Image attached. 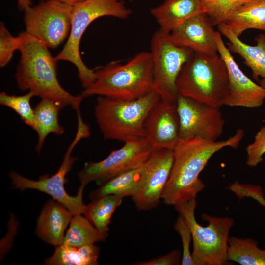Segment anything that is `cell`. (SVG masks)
Returning a JSON list of instances; mask_svg holds the SVG:
<instances>
[{
  "label": "cell",
  "mask_w": 265,
  "mask_h": 265,
  "mask_svg": "<svg viewBox=\"0 0 265 265\" xmlns=\"http://www.w3.org/2000/svg\"><path fill=\"white\" fill-rule=\"evenodd\" d=\"M73 5L56 0H46L24 11L26 32L55 49L68 36Z\"/></svg>",
  "instance_id": "obj_10"
},
{
  "label": "cell",
  "mask_w": 265,
  "mask_h": 265,
  "mask_svg": "<svg viewBox=\"0 0 265 265\" xmlns=\"http://www.w3.org/2000/svg\"><path fill=\"white\" fill-rule=\"evenodd\" d=\"M250 0H201L204 12L213 26L225 23L242 5Z\"/></svg>",
  "instance_id": "obj_27"
},
{
  "label": "cell",
  "mask_w": 265,
  "mask_h": 265,
  "mask_svg": "<svg viewBox=\"0 0 265 265\" xmlns=\"http://www.w3.org/2000/svg\"><path fill=\"white\" fill-rule=\"evenodd\" d=\"M153 148L145 138L125 143L113 150L104 159L84 164L78 173L80 185L90 182L102 185L114 177L141 167L151 154Z\"/></svg>",
  "instance_id": "obj_11"
},
{
  "label": "cell",
  "mask_w": 265,
  "mask_h": 265,
  "mask_svg": "<svg viewBox=\"0 0 265 265\" xmlns=\"http://www.w3.org/2000/svg\"><path fill=\"white\" fill-rule=\"evenodd\" d=\"M104 236L86 217L73 215L61 244L80 247L104 241Z\"/></svg>",
  "instance_id": "obj_25"
},
{
  "label": "cell",
  "mask_w": 265,
  "mask_h": 265,
  "mask_svg": "<svg viewBox=\"0 0 265 265\" xmlns=\"http://www.w3.org/2000/svg\"><path fill=\"white\" fill-rule=\"evenodd\" d=\"M19 10L26 11L32 6L31 0H16Z\"/></svg>",
  "instance_id": "obj_34"
},
{
  "label": "cell",
  "mask_w": 265,
  "mask_h": 265,
  "mask_svg": "<svg viewBox=\"0 0 265 265\" xmlns=\"http://www.w3.org/2000/svg\"><path fill=\"white\" fill-rule=\"evenodd\" d=\"M215 39L218 53L225 63L228 75L229 93L225 105L249 108L261 106L265 100L264 88L240 69L225 45L220 32H216Z\"/></svg>",
  "instance_id": "obj_14"
},
{
  "label": "cell",
  "mask_w": 265,
  "mask_h": 265,
  "mask_svg": "<svg viewBox=\"0 0 265 265\" xmlns=\"http://www.w3.org/2000/svg\"><path fill=\"white\" fill-rule=\"evenodd\" d=\"M180 95L220 108L229 93L227 70L219 54L208 56L193 52L176 80Z\"/></svg>",
  "instance_id": "obj_5"
},
{
  "label": "cell",
  "mask_w": 265,
  "mask_h": 265,
  "mask_svg": "<svg viewBox=\"0 0 265 265\" xmlns=\"http://www.w3.org/2000/svg\"><path fill=\"white\" fill-rule=\"evenodd\" d=\"M174 228L179 234L182 243L183 253L181 264L195 265L190 250V245L192 240L191 232L184 218L180 214L174 224Z\"/></svg>",
  "instance_id": "obj_31"
},
{
  "label": "cell",
  "mask_w": 265,
  "mask_h": 265,
  "mask_svg": "<svg viewBox=\"0 0 265 265\" xmlns=\"http://www.w3.org/2000/svg\"><path fill=\"white\" fill-rule=\"evenodd\" d=\"M95 73V80L81 94L84 98L97 95L131 100L154 90L150 52H140L125 64L111 62L97 68Z\"/></svg>",
  "instance_id": "obj_3"
},
{
  "label": "cell",
  "mask_w": 265,
  "mask_h": 265,
  "mask_svg": "<svg viewBox=\"0 0 265 265\" xmlns=\"http://www.w3.org/2000/svg\"><path fill=\"white\" fill-rule=\"evenodd\" d=\"M237 37L246 30L265 31V0H250L238 8L224 23Z\"/></svg>",
  "instance_id": "obj_21"
},
{
  "label": "cell",
  "mask_w": 265,
  "mask_h": 265,
  "mask_svg": "<svg viewBox=\"0 0 265 265\" xmlns=\"http://www.w3.org/2000/svg\"><path fill=\"white\" fill-rule=\"evenodd\" d=\"M219 32L229 41V51L238 54L244 64L252 70L253 76L265 79V35L259 34L256 38L257 44L251 46L241 41L224 24L217 26Z\"/></svg>",
  "instance_id": "obj_19"
},
{
  "label": "cell",
  "mask_w": 265,
  "mask_h": 265,
  "mask_svg": "<svg viewBox=\"0 0 265 265\" xmlns=\"http://www.w3.org/2000/svg\"><path fill=\"white\" fill-rule=\"evenodd\" d=\"M132 0H84L73 5L71 27L68 38L55 59L71 62L76 67L82 86L86 88L95 80L94 69L89 68L83 62L80 45L87 28L96 19L111 16L125 19L132 11L126 5Z\"/></svg>",
  "instance_id": "obj_6"
},
{
  "label": "cell",
  "mask_w": 265,
  "mask_h": 265,
  "mask_svg": "<svg viewBox=\"0 0 265 265\" xmlns=\"http://www.w3.org/2000/svg\"><path fill=\"white\" fill-rule=\"evenodd\" d=\"M19 38L13 37L3 22L0 25V66H5L11 60L14 51L18 50Z\"/></svg>",
  "instance_id": "obj_29"
},
{
  "label": "cell",
  "mask_w": 265,
  "mask_h": 265,
  "mask_svg": "<svg viewBox=\"0 0 265 265\" xmlns=\"http://www.w3.org/2000/svg\"><path fill=\"white\" fill-rule=\"evenodd\" d=\"M173 162V150L153 149L142 166L138 187L132 197L138 210H149L159 204Z\"/></svg>",
  "instance_id": "obj_13"
},
{
  "label": "cell",
  "mask_w": 265,
  "mask_h": 265,
  "mask_svg": "<svg viewBox=\"0 0 265 265\" xmlns=\"http://www.w3.org/2000/svg\"><path fill=\"white\" fill-rule=\"evenodd\" d=\"M65 106L62 103L48 99H42L34 108L35 124L33 129L38 135L36 150L41 151L44 141L50 133L60 135L64 128L60 125L58 115Z\"/></svg>",
  "instance_id": "obj_20"
},
{
  "label": "cell",
  "mask_w": 265,
  "mask_h": 265,
  "mask_svg": "<svg viewBox=\"0 0 265 265\" xmlns=\"http://www.w3.org/2000/svg\"><path fill=\"white\" fill-rule=\"evenodd\" d=\"M227 260L241 265H265V250L251 238H229Z\"/></svg>",
  "instance_id": "obj_26"
},
{
  "label": "cell",
  "mask_w": 265,
  "mask_h": 265,
  "mask_svg": "<svg viewBox=\"0 0 265 265\" xmlns=\"http://www.w3.org/2000/svg\"><path fill=\"white\" fill-rule=\"evenodd\" d=\"M145 139L153 148L173 150L180 139V120L177 103L160 98L149 111L144 122Z\"/></svg>",
  "instance_id": "obj_15"
},
{
  "label": "cell",
  "mask_w": 265,
  "mask_h": 265,
  "mask_svg": "<svg viewBox=\"0 0 265 265\" xmlns=\"http://www.w3.org/2000/svg\"><path fill=\"white\" fill-rule=\"evenodd\" d=\"M90 135L89 126L84 122L82 117L78 119V127L76 136L68 147L63 161L57 171L52 176L44 175L38 180L25 177L14 171L9 176L14 187L20 190L33 189L48 194L53 199L64 205L73 214H83L86 205L83 202L82 195L85 186L80 185L75 196L69 195L65 190L66 176L72 169L77 158L71 156L75 146L82 138Z\"/></svg>",
  "instance_id": "obj_8"
},
{
  "label": "cell",
  "mask_w": 265,
  "mask_h": 265,
  "mask_svg": "<svg viewBox=\"0 0 265 265\" xmlns=\"http://www.w3.org/2000/svg\"><path fill=\"white\" fill-rule=\"evenodd\" d=\"M18 50L21 57L15 79L19 88L29 90L41 99L59 102L80 113V106L84 98L66 91L57 79V62L42 41L26 31L20 33Z\"/></svg>",
  "instance_id": "obj_2"
},
{
  "label": "cell",
  "mask_w": 265,
  "mask_h": 265,
  "mask_svg": "<svg viewBox=\"0 0 265 265\" xmlns=\"http://www.w3.org/2000/svg\"><path fill=\"white\" fill-rule=\"evenodd\" d=\"M34 96V94L31 91L19 96L9 95L2 92L0 93V104L13 110L25 124L33 128L35 124V115L30 100Z\"/></svg>",
  "instance_id": "obj_28"
},
{
  "label": "cell",
  "mask_w": 265,
  "mask_h": 265,
  "mask_svg": "<svg viewBox=\"0 0 265 265\" xmlns=\"http://www.w3.org/2000/svg\"><path fill=\"white\" fill-rule=\"evenodd\" d=\"M160 98L154 90L131 100L98 96L94 114L104 138L126 143L145 138V119Z\"/></svg>",
  "instance_id": "obj_4"
},
{
  "label": "cell",
  "mask_w": 265,
  "mask_h": 265,
  "mask_svg": "<svg viewBox=\"0 0 265 265\" xmlns=\"http://www.w3.org/2000/svg\"><path fill=\"white\" fill-rule=\"evenodd\" d=\"M180 251L174 250L167 254L148 261L136 263L135 265H175L180 263Z\"/></svg>",
  "instance_id": "obj_33"
},
{
  "label": "cell",
  "mask_w": 265,
  "mask_h": 265,
  "mask_svg": "<svg viewBox=\"0 0 265 265\" xmlns=\"http://www.w3.org/2000/svg\"><path fill=\"white\" fill-rule=\"evenodd\" d=\"M246 152L248 166L255 167L263 161L265 154V126L257 132L253 141L247 146Z\"/></svg>",
  "instance_id": "obj_30"
},
{
  "label": "cell",
  "mask_w": 265,
  "mask_h": 265,
  "mask_svg": "<svg viewBox=\"0 0 265 265\" xmlns=\"http://www.w3.org/2000/svg\"><path fill=\"white\" fill-rule=\"evenodd\" d=\"M177 110L180 120V139L195 137L215 141L225 124L220 108L178 95Z\"/></svg>",
  "instance_id": "obj_12"
},
{
  "label": "cell",
  "mask_w": 265,
  "mask_h": 265,
  "mask_svg": "<svg viewBox=\"0 0 265 265\" xmlns=\"http://www.w3.org/2000/svg\"><path fill=\"white\" fill-rule=\"evenodd\" d=\"M244 134L243 130L238 129L225 140L199 137L180 139L173 150V164L161 196L163 202L174 206L195 199L205 187L199 176L210 158L225 147L237 148Z\"/></svg>",
  "instance_id": "obj_1"
},
{
  "label": "cell",
  "mask_w": 265,
  "mask_h": 265,
  "mask_svg": "<svg viewBox=\"0 0 265 265\" xmlns=\"http://www.w3.org/2000/svg\"><path fill=\"white\" fill-rule=\"evenodd\" d=\"M142 166L119 175L101 185L89 193L90 198L93 200L108 195L122 198L132 197L138 187Z\"/></svg>",
  "instance_id": "obj_23"
},
{
  "label": "cell",
  "mask_w": 265,
  "mask_h": 265,
  "mask_svg": "<svg viewBox=\"0 0 265 265\" xmlns=\"http://www.w3.org/2000/svg\"><path fill=\"white\" fill-rule=\"evenodd\" d=\"M197 204L195 199L174 205L191 231L193 241L191 255L195 265H226L228 262L229 234L234 220L227 217H218L204 213L201 218L207 221L208 225L202 226L195 217Z\"/></svg>",
  "instance_id": "obj_7"
},
{
  "label": "cell",
  "mask_w": 265,
  "mask_h": 265,
  "mask_svg": "<svg viewBox=\"0 0 265 265\" xmlns=\"http://www.w3.org/2000/svg\"><path fill=\"white\" fill-rule=\"evenodd\" d=\"M122 199L118 196L108 195L92 200L86 205L83 214L106 237L112 215L116 209L121 204Z\"/></svg>",
  "instance_id": "obj_24"
},
{
  "label": "cell",
  "mask_w": 265,
  "mask_h": 265,
  "mask_svg": "<svg viewBox=\"0 0 265 265\" xmlns=\"http://www.w3.org/2000/svg\"><path fill=\"white\" fill-rule=\"evenodd\" d=\"M58 1L63 2L66 4H68L72 5H74L75 4L82 1L84 0H56Z\"/></svg>",
  "instance_id": "obj_35"
},
{
  "label": "cell",
  "mask_w": 265,
  "mask_h": 265,
  "mask_svg": "<svg viewBox=\"0 0 265 265\" xmlns=\"http://www.w3.org/2000/svg\"><path fill=\"white\" fill-rule=\"evenodd\" d=\"M150 47L154 90L161 100L177 103L179 94L176 80L182 66L193 51L176 45L171 40L169 33L159 29L153 35Z\"/></svg>",
  "instance_id": "obj_9"
},
{
  "label": "cell",
  "mask_w": 265,
  "mask_h": 265,
  "mask_svg": "<svg viewBox=\"0 0 265 265\" xmlns=\"http://www.w3.org/2000/svg\"><path fill=\"white\" fill-rule=\"evenodd\" d=\"M204 12L201 0H165L151 10L159 30L170 33L193 16Z\"/></svg>",
  "instance_id": "obj_18"
},
{
  "label": "cell",
  "mask_w": 265,
  "mask_h": 265,
  "mask_svg": "<svg viewBox=\"0 0 265 265\" xmlns=\"http://www.w3.org/2000/svg\"><path fill=\"white\" fill-rule=\"evenodd\" d=\"M259 84L264 88L265 91V79H262L259 81Z\"/></svg>",
  "instance_id": "obj_36"
},
{
  "label": "cell",
  "mask_w": 265,
  "mask_h": 265,
  "mask_svg": "<svg viewBox=\"0 0 265 265\" xmlns=\"http://www.w3.org/2000/svg\"><path fill=\"white\" fill-rule=\"evenodd\" d=\"M216 32L207 16L202 12L187 20L169 35L177 46L198 53L214 56L218 54Z\"/></svg>",
  "instance_id": "obj_16"
},
{
  "label": "cell",
  "mask_w": 265,
  "mask_h": 265,
  "mask_svg": "<svg viewBox=\"0 0 265 265\" xmlns=\"http://www.w3.org/2000/svg\"><path fill=\"white\" fill-rule=\"evenodd\" d=\"M228 189L239 198L250 197L265 207V198L262 188L259 186L245 184L235 182Z\"/></svg>",
  "instance_id": "obj_32"
},
{
  "label": "cell",
  "mask_w": 265,
  "mask_h": 265,
  "mask_svg": "<svg viewBox=\"0 0 265 265\" xmlns=\"http://www.w3.org/2000/svg\"><path fill=\"white\" fill-rule=\"evenodd\" d=\"M99 253L94 244L80 247L61 244L55 247L53 254L44 263L48 265H96Z\"/></svg>",
  "instance_id": "obj_22"
},
{
  "label": "cell",
  "mask_w": 265,
  "mask_h": 265,
  "mask_svg": "<svg viewBox=\"0 0 265 265\" xmlns=\"http://www.w3.org/2000/svg\"><path fill=\"white\" fill-rule=\"evenodd\" d=\"M73 216L64 205L54 199L49 200L38 218L36 233L47 243L59 246L62 243L65 230Z\"/></svg>",
  "instance_id": "obj_17"
}]
</instances>
